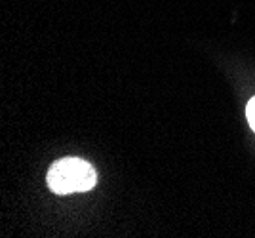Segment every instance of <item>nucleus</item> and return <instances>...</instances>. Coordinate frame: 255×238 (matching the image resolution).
<instances>
[{
  "label": "nucleus",
  "mask_w": 255,
  "mask_h": 238,
  "mask_svg": "<svg viewBox=\"0 0 255 238\" xmlns=\"http://www.w3.org/2000/svg\"><path fill=\"white\" fill-rule=\"evenodd\" d=\"M246 117H248V122H250L252 130L255 131V98L250 99V103L246 107Z\"/></svg>",
  "instance_id": "nucleus-2"
},
{
  "label": "nucleus",
  "mask_w": 255,
  "mask_h": 238,
  "mask_svg": "<svg viewBox=\"0 0 255 238\" xmlns=\"http://www.w3.org/2000/svg\"><path fill=\"white\" fill-rule=\"evenodd\" d=\"M46 181L55 195H71L94 189L97 175L94 166L82 158H61L50 168Z\"/></svg>",
  "instance_id": "nucleus-1"
}]
</instances>
